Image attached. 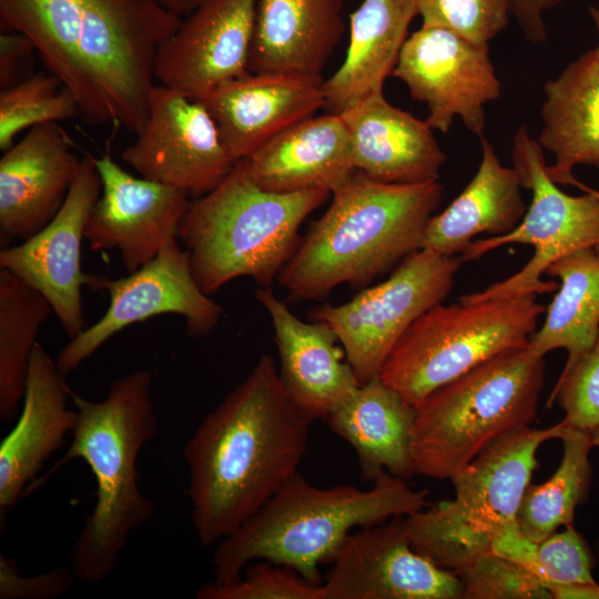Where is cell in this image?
I'll list each match as a JSON object with an SVG mask.
<instances>
[{
	"label": "cell",
	"instance_id": "obj_1",
	"mask_svg": "<svg viewBox=\"0 0 599 599\" xmlns=\"http://www.w3.org/2000/svg\"><path fill=\"white\" fill-rule=\"evenodd\" d=\"M0 18L32 41L85 123L142 132L158 47L182 18L156 0H0Z\"/></svg>",
	"mask_w": 599,
	"mask_h": 599
},
{
	"label": "cell",
	"instance_id": "obj_2",
	"mask_svg": "<svg viewBox=\"0 0 599 599\" xmlns=\"http://www.w3.org/2000/svg\"><path fill=\"white\" fill-rule=\"evenodd\" d=\"M312 423L288 398L273 358L261 355L183 448L191 518L203 546L235 531L298 473Z\"/></svg>",
	"mask_w": 599,
	"mask_h": 599
},
{
	"label": "cell",
	"instance_id": "obj_3",
	"mask_svg": "<svg viewBox=\"0 0 599 599\" xmlns=\"http://www.w3.org/2000/svg\"><path fill=\"white\" fill-rule=\"evenodd\" d=\"M152 382L149 370L138 369L115 378L102 400L71 390L78 423L67 454L45 477L73 459H82L97 483L94 506L70 554L79 581L106 579L132 534L154 515L155 506L141 490L138 470L141 450L159 432Z\"/></svg>",
	"mask_w": 599,
	"mask_h": 599
},
{
	"label": "cell",
	"instance_id": "obj_4",
	"mask_svg": "<svg viewBox=\"0 0 599 599\" xmlns=\"http://www.w3.org/2000/svg\"><path fill=\"white\" fill-rule=\"evenodd\" d=\"M443 196L438 181L386 183L356 171L300 242L280 285L305 301L341 284L366 285L420 248Z\"/></svg>",
	"mask_w": 599,
	"mask_h": 599
},
{
	"label": "cell",
	"instance_id": "obj_5",
	"mask_svg": "<svg viewBox=\"0 0 599 599\" xmlns=\"http://www.w3.org/2000/svg\"><path fill=\"white\" fill-rule=\"evenodd\" d=\"M373 487H318L301 474L291 478L257 512L216 544L215 583L238 579L252 561L290 567L321 585L319 566L332 561L355 529L407 516L427 506L426 490L382 471Z\"/></svg>",
	"mask_w": 599,
	"mask_h": 599
},
{
	"label": "cell",
	"instance_id": "obj_6",
	"mask_svg": "<svg viewBox=\"0 0 599 599\" xmlns=\"http://www.w3.org/2000/svg\"><path fill=\"white\" fill-rule=\"evenodd\" d=\"M332 193L263 190L250 176L246 159L209 193L191 200L177 240L193 277L207 295L247 276L271 287L298 246L304 220Z\"/></svg>",
	"mask_w": 599,
	"mask_h": 599
},
{
	"label": "cell",
	"instance_id": "obj_7",
	"mask_svg": "<svg viewBox=\"0 0 599 599\" xmlns=\"http://www.w3.org/2000/svg\"><path fill=\"white\" fill-rule=\"evenodd\" d=\"M545 384L544 358L506 351L440 386L415 407L416 475L451 479L500 437L530 426Z\"/></svg>",
	"mask_w": 599,
	"mask_h": 599
},
{
	"label": "cell",
	"instance_id": "obj_8",
	"mask_svg": "<svg viewBox=\"0 0 599 599\" xmlns=\"http://www.w3.org/2000/svg\"><path fill=\"white\" fill-rule=\"evenodd\" d=\"M562 427L528 426L494 441L450 479L454 499L405 516L414 549L454 572L489 554L497 534L517 520L537 450Z\"/></svg>",
	"mask_w": 599,
	"mask_h": 599
},
{
	"label": "cell",
	"instance_id": "obj_9",
	"mask_svg": "<svg viewBox=\"0 0 599 599\" xmlns=\"http://www.w3.org/2000/svg\"><path fill=\"white\" fill-rule=\"evenodd\" d=\"M545 311L535 294L439 303L405 331L379 377L416 407L481 363L525 347Z\"/></svg>",
	"mask_w": 599,
	"mask_h": 599
},
{
	"label": "cell",
	"instance_id": "obj_10",
	"mask_svg": "<svg viewBox=\"0 0 599 599\" xmlns=\"http://www.w3.org/2000/svg\"><path fill=\"white\" fill-rule=\"evenodd\" d=\"M512 166L521 186L531 191V203L520 223L500 236L474 240L461 253L463 262L475 261L509 244L531 245L534 256L518 272L480 292L463 295V302H478L557 291L558 283L541 276L559 258L576 251L599 248V194L581 182L583 191L573 196L565 193L548 175L544 149L526 125L517 129L511 145Z\"/></svg>",
	"mask_w": 599,
	"mask_h": 599
},
{
	"label": "cell",
	"instance_id": "obj_11",
	"mask_svg": "<svg viewBox=\"0 0 599 599\" xmlns=\"http://www.w3.org/2000/svg\"><path fill=\"white\" fill-rule=\"evenodd\" d=\"M461 263L460 256L417 250L387 280L363 290L351 301L314 307L309 321L323 322L333 329L362 385L379 376L405 331L445 301Z\"/></svg>",
	"mask_w": 599,
	"mask_h": 599
},
{
	"label": "cell",
	"instance_id": "obj_12",
	"mask_svg": "<svg viewBox=\"0 0 599 599\" xmlns=\"http://www.w3.org/2000/svg\"><path fill=\"white\" fill-rule=\"evenodd\" d=\"M110 303L91 326L71 338L55 363L64 376L78 369L106 341L125 327L163 314L184 317L191 337L209 335L219 324L223 308L195 282L187 252L179 240L128 276H102Z\"/></svg>",
	"mask_w": 599,
	"mask_h": 599
},
{
	"label": "cell",
	"instance_id": "obj_13",
	"mask_svg": "<svg viewBox=\"0 0 599 599\" xmlns=\"http://www.w3.org/2000/svg\"><path fill=\"white\" fill-rule=\"evenodd\" d=\"M392 74L413 99L427 104L426 122L441 133L458 116L468 131L483 136L485 105L501 95L489 45L438 27L422 26L407 37Z\"/></svg>",
	"mask_w": 599,
	"mask_h": 599
},
{
	"label": "cell",
	"instance_id": "obj_14",
	"mask_svg": "<svg viewBox=\"0 0 599 599\" xmlns=\"http://www.w3.org/2000/svg\"><path fill=\"white\" fill-rule=\"evenodd\" d=\"M100 194L101 179L93 156L87 154L52 221L21 244L0 251V268L10 271L47 298L70 339L87 327L82 287L98 290L102 278L81 267L85 226Z\"/></svg>",
	"mask_w": 599,
	"mask_h": 599
},
{
	"label": "cell",
	"instance_id": "obj_15",
	"mask_svg": "<svg viewBox=\"0 0 599 599\" xmlns=\"http://www.w3.org/2000/svg\"><path fill=\"white\" fill-rule=\"evenodd\" d=\"M142 177L171 185L193 197L215 189L235 160L225 149L202 101L155 84L148 121L121 154Z\"/></svg>",
	"mask_w": 599,
	"mask_h": 599
},
{
	"label": "cell",
	"instance_id": "obj_16",
	"mask_svg": "<svg viewBox=\"0 0 599 599\" xmlns=\"http://www.w3.org/2000/svg\"><path fill=\"white\" fill-rule=\"evenodd\" d=\"M405 516L353 530L319 585V599H463L464 587L414 549Z\"/></svg>",
	"mask_w": 599,
	"mask_h": 599
},
{
	"label": "cell",
	"instance_id": "obj_17",
	"mask_svg": "<svg viewBox=\"0 0 599 599\" xmlns=\"http://www.w3.org/2000/svg\"><path fill=\"white\" fill-rule=\"evenodd\" d=\"M257 0H202L158 47L155 82L192 100L247 72Z\"/></svg>",
	"mask_w": 599,
	"mask_h": 599
},
{
	"label": "cell",
	"instance_id": "obj_18",
	"mask_svg": "<svg viewBox=\"0 0 599 599\" xmlns=\"http://www.w3.org/2000/svg\"><path fill=\"white\" fill-rule=\"evenodd\" d=\"M93 161L101 179V194L84 236L92 251H118L124 268L132 273L177 240L191 195L132 175L108 153L93 156Z\"/></svg>",
	"mask_w": 599,
	"mask_h": 599
},
{
	"label": "cell",
	"instance_id": "obj_19",
	"mask_svg": "<svg viewBox=\"0 0 599 599\" xmlns=\"http://www.w3.org/2000/svg\"><path fill=\"white\" fill-rule=\"evenodd\" d=\"M81 159L58 122L28 130L0 159V245L26 241L62 207Z\"/></svg>",
	"mask_w": 599,
	"mask_h": 599
},
{
	"label": "cell",
	"instance_id": "obj_20",
	"mask_svg": "<svg viewBox=\"0 0 599 599\" xmlns=\"http://www.w3.org/2000/svg\"><path fill=\"white\" fill-rule=\"evenodd\" d=\"M38 342L31 353L21 414L0 443V519L29 491L49 457L78 423L71 388Z\"/></svg>",
	"mask_w": 599,
	"mask_h": 599
},
{
	"label": "cell",
	"instance_id": "obj_21",
	"mask_svg": "<svg viewBox=\"0 0 599 599\" xmlns=\"http://www.w3.org/2000/svg\"><path fill=\"white\" fill-rule=\"evenodd\" d=\"M323 81L250 71L224 83L202 102L225 149L237 161L324 108Z\"/></svg>",
	"mask_w": 599,
	"mask_h": 599
},
{
	"label": "cell",
	"instance_id": "obj_22",
	"mask_svg": "<svg viewBox=\"0 0 599 599\" xmlns=\"http://www.w3.org/2000/svg\"><path fill=\"white\" fill-rule=\"evenodd\" d=\"M255 298L271 317L288 398L312 420L326 418L361 386L336 334L323 322L300 319L271 287H261Z\"/></svg>",
	"mask_w": 599,
	"mask_h": 599
},
{
	"label": "cell",
	"instance_id": "obj_23",
	"mask_svg": "<svg viewBox=\"0 0 599 599\" xmlns=\"http://www.w3.org/2000/svg\"><path fill=\"white\" fill-rule=\"evenodd\" d=\"M339 114L357 171L386 183L438 181L446 155L426 120L392 105L383 92L359 100Z\"/></svg>",
	"mask_w": 599,
	"mask_h": 599
},
{
	"label": "cell",
	"instance_id": "obj_24",
	"mask_svg": "<svg viewBox=\"0 0 599 599\" xmlns=\"http://www.w3.org/2000/svg\"><path fill=\"white\" fill-rule=\"evenodd\" d=\"M251 179L263 190L332 194L357 171L347 128L339 113L305 119L246 158Z\"/></svg>",
	"mask_w": 599,
	"mask_h": 599
},
{
	"label": "cell",
	"instance_id": "obj_25",
	"mask_svg": "<svg viewBox=\"0 0 599 599\" xmlns=\"http://www.w3.org/2000/svg\"><path fill=\"white\" fill-rule=\"evenodd\" d=\"M343 0H257L248 70L322 79L344 30Z\"/></svg>",
	"mask_w": 599,
	"mask_h": 599
},
{
	"label": "cell",
	"instance_id": "obj_26",
	"mask_svg": "<svg viewBox=\"0 0 599 599\" xmlns=\"http://www.w3.org/2000/svg\"><path fill=\"white\" fill-rule=\"evenodd\" d=\"M544 92L537 140L555 155L546 170L555 183L575 186L573 166H599V44L548 80Z\"/></svg>",
	"mask_w": 599,
	"mask_h": 599
},
{
	"label": "cell",
	"instance_id": "obj_27",
	"mask_svg": "<svg viewBox=\"0 0 599 599\" xmlns=\"http://www.w3.org/2000/svg\"><path fill=\"white\" fill-rule=\"evenodd\" d=\"M480 143L481 161L476 174L444 211L430 216L422 236V250L456 256L477 235H505L522 220L527 207L517 170L501 164L484 135Z\"/></svg>",
	"mask_w": 599,
	"mask_h": 599
},
{
	"label": "cell",
	"instance_id": "obj_28",
	"mask_svg": "<svg viewBox=\"0 0 599 599\" xmlns=\"http://www.w3.org/2000/svg\"><path fill=\"white\" fill-rule=\"evenodd\" d=\"M333 433L355 450L364 480L382 471L407 479L415 475V407L379 376L362 384L325 418Z\"/></svg>",
	"mask_w": 599,
	"mask_h": 599
},
{
	"label": "cell",
	"instance_id": "obj_29",
	"mask_svg": "<svg viewBox=\"0 0 599 599\" xmlns=\"http://www.w3.org/2000/svg\"><path fill=\"white\" fill-rule=\"evenodd\" d=\"M416 16L414 0H363L349 17L345 60L323 81L325 108L339 113L368 95L383 92Z\"/></svg>",
	"mask_w": 599,
	"mask_h": 599
},
{
	"label": "cell",
	"instance_id": "obj_30",
	"mask_svg": "<svg viewBox=\"0 0 599 599\" xmlns=\"http://www.w3.org/2000/svg\"><path fill=\"white\" fill-rule=\"evenodd\" d=\"M546 274L559 280L540 328L526 349L541 357L554 349L568 353L560 375L593 345L599 335V248L588 247L554 262Z\"/></svg>",
	"mask_w": 599,
	"mask_h": 599
},
{
	"label": "cell",
	"instance_id": "obj_31",
	"mask_svg": "<svg viewBox=\"0 0 599 599\" xmlns=\"http://www.w3.org/2000/svg\"><path fill=\"white\" fill-rule=\"evenodd\" d=\"M559 439V466L546 481L527 485L517 514L519 527L537 544L558 528L573 525L576 509L587 500L592 481L591 432L564 425Z\"/></svg>",
	"mask_w": 599,
	"mask_h": 599
},
{
	"label": "cell",
	"instance_id": "obj_32",
	"mask_svg": "<svg viewBox=\"0 0 599 599\" xmlns=\"http://www.w3.org/2000/svg\"><path fill=\"white\" fill-rule=\"evenodd\" d=\"M53 309L47 298L0 268V420H11L22 403L37 336Z\"/></svg>",
	"mask_w": 599,
	"mask_h": 599
},
{
	"label": "cell",
	"instance_id": "obj_33",
	"mask_svg": "<svg viewBox=\"0 0 599 599\" xmlns=\"http://www.w3.org/2000/svg\"><path fill=\"white\" fill-rule=\"evenodd\" d=\"M80 116L75 98L49 71L35 72L0 91V150L6 151L27 129Z\"/></svg>",
	"mask_w": 599,
	"mask_h": 599
},
{
	"label": "cell",
	"instance_id": "obj_34",
	"mask_svg": "<svg viewBox=\"0 0 599 599\" xmlns=\"http://www.w3.org/2000/svg\"><path fill=\"white\" fill-rule=\"evenodd\" d=\"M425 27L447 29L471 42L488 44L508 24V0H414Z\"/></svg>",
	"mask_w": 599,
	"mask_h": 599
},
{
	"label": "cell",
	"instance_id": "obj_35",
	"mask_svg": "<svg viewBox=\"0 0 599 599\" xmlns=\"http://www.w3.org/2000/svg\"><path fill=\"white\" fill-rule=\"evenodd\" d=\"M197 599H319V585L294 569L267 560H256L241 577L229 583L209 582L199 587Z\"/></svg>",
	"mask_w": 599,
	"mask_h": 599
},
{
	"label": "cell",
	"instance_id": "obj_36",
	"mask_svg": "<svg viewBox=\"0 0 599 599\" xmlns=\"http://www.w3.org/2000/svg\"><path fill=\"white\" fill-rule=\"evenodd\" d=\"M455 573L464 587L463 599H552L550 589L541 579L491 552Z\"/></svg>",
	"mask_w": 599,
	"mask_h": 599
},
{
	"label": "cell",
	"instance_id": "obj_37",
	"mask_svg": "<svg viewBox=\"0 0 599 599\" xmlns=\"http://www.w3.org/2000/svg\"><path fill=\"white\" fill-rule=\"evenodd\" d=\"M554 403L564 412L565 426L592 430L599 426V335L593 345L560 375L546 407Z\"/></svg>",
	"mask_w": 599,
	"mask_h": 599
},
{
	"label": "cell",
	"instance_id": "obj_38",
	"mask_svg": "<svg viewBox=\"0 0 599 599\" xmlns=\"http://www.w3.org/2000/svg\"><path fill=\"white\" fill-rule=\"evenodd\" d=\"M537 557L539 578L548 588L596 582L592 576L596 557L573 525L538 544Z\"/></svg>",
	"mask_w": 599,
	"mask_h": 599
},
{
	"label": "cell",
	"instance_id": "obj_39",
	"mask_svg": "<svg viewBox=\"0 0 599 599\" xmlns=\"http://www.w3.org/2000/svg\"><path fill=\"white\" fill-rule=\"evenodd\" d=\"M77 580L72 568L62 566L21 576L13 560L0 556V599H57L70 592Z\"/></svg>",
	"mask_w": 599,
	"mask_h": 599
},
{
	"label": "cell",
	"instance_id": "obj_40",
	"mask_svg": "<svg viewBox=\"0 0 599 599\" xmlns=\"http://www.w3.org/2000/svg\"><path fill=\"white\" fill-rule=\"evenodd\" d=\"M35 57L32 41L23 33L2 30L0 34V91L18 84L31 77Z\"/></svg>",
	"mask_w": 599,
	"mask_h": 599
},
{
	"label": "cell",
	"instance_id": "obj_41",
	"mask_svg": "<svg viewBox=\"0 0 599 599\" xmlns=\"http://www.w3.org/2000/svg\"><path fill=\"white\" fill-rule=\"evenodd\" d=\"M490 552L524 567L539 578L538 544L521 530L517 520L508 524L497 534Z\"/></svg>",
	"mask_w": 599,
	"mask_h": 599
},
{
	"label": "cell",
	"instance_id": "obj_42",
	"mask_svg": "<svg viewBox=\"0 0 599 599\" xmlns=\"http://www.w3.org/2000/svg\"><path fill=\"white\" fill-rule=\"evenodd\" d=\"M565 0H508L510 14L515 18L525 38L532 44L546 42L547 31L544 13Z\"/></svg>",
	"mask_w": 599,
	"mask_h": 599
},
{
	"label": "cell",
	"instance_id": "obj_43",
	"mask_svg": "<svg viewBox=\"0 0 599 599\" xmlns=\"http://www.w3.org/2000/svg\"><path fill=\"white\" fill-rule=\"evenodd\" d=\"M552 599H599V583H578L549 587Z\"/></svg>",
	"mask_w": 599,
	"mask_h": 599
},
{
	"label": "cell",
	"instance_id": "obj_44",
	"mask_svg": "<svg viewBox=\"0 0 599 599\" xmlns=\"http://www.w3.org/2000/svg\"><path fill=\"white\" fill-rule=\"evenodd\" d=\"M162 7L179 16L190 14L202 0H156Z\"/></svg>",
	"mask_w": 599,
	"mask_h": 599
},
{
	"label": "cell",
	"instance_id": "obj_45",
	"mask_svg": "<svg viewBox=\"0 0 599 599\" xmlns=\"http://www.w3.org/2000/svg\"><path fill=\"white\" fill-rule=\"evenodd\" d=\"M589 14L592 18V21H593V23L596 26V29L598 31V37H599V4L591 7L589 9ZM598 44H599V42H598Z\"/></svg>",
	"mask_w": 599,
	"mask_h": 599
},
{
	"label": "cell",
	"instance_id": "obj_46",
	"mask_svg": "<svg viewBox=\"0 0 599 599\" xmlns=\"http://www.w3.org/2000/svg\"><path fill=\"white\" fill-rule=\"evenodd\" d=\"M590 432H591L593 447H599V426L593 428Z\"/></svg>",
	"mask_w": 599,
	"mask_h": 599
},
{
	"label": "cell",
	"instance_id": "obj_47",
	"mask_svg": "<svg viewBox=\"0 0 599 599\" xmlns=\"http://www.w3.org/2000/svg\"><path fill=\"white\" fill-rule=\"evenodd\" d=\"M597 560H598V564H599V538H598V544H597Z\"/></svg>",
	"mask_w": 599,
	"mask_h": 599
},
{
	"label": "cell",
	"instance_id": "obj_48",
	"mask_svg": "<svg viewBox=\"0 0 599 599\" xmlns=\"http://www.w3.org/2000/svg\"><path fill=\"white\" fill-rule=\"evenodd\" d=\"M597 193L599 194V191H597Z\"/></svg>",
	"mask_w": 599,
	"mask_h": 599
}]
</instances>
